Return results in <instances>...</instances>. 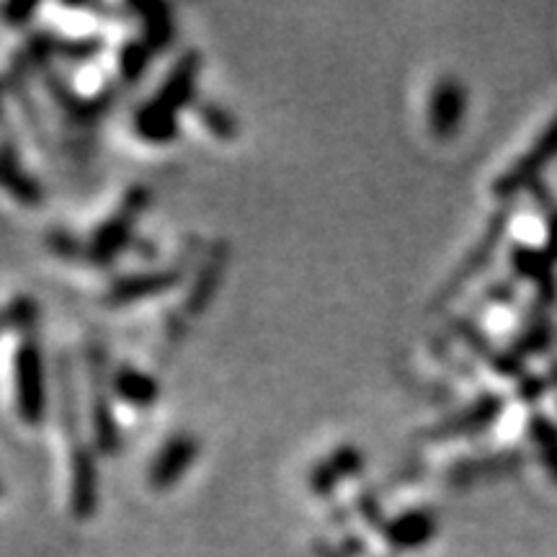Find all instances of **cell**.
Returning <instances> with one entry per match:
<instances>
[{"instance_id":"6da1fadb","label":"cell","mask_w":557,"mask_h":557,"mask_svg":"<svg viewBox=\"0 0 557 557\" xmlns=\"http://www.w3.org/2000/svg\"><path fill=\"white\" fill-rule=\"evenodd\" d=\"M201 60L197 52L184 54L176 65L171 67L169 78L152 99L139 107L135 114L137 135L150 145L171 143L178 132V111L191 101L194 88H197Z\"/></svg>"},{"instance_id":"7a4b0ae2","label":"cell","mask_w":557,"mask_h":557,"mask_svg":"<svg viewBox=\"0 0 557 557\" xmlns=\"http://www.w3.org/2000/svg\"><path fill=\"white\" fill-rule=\"evenodd\" d=\"M11 398L16 418L24 426L37 429L50 408V377H47L45 346L34 333L16 338L11 354Z\"/></svg>"},{"instance_id":"3957f363","label":"cell","mask_w":557,"mask_h":557,"mask_svg":"<svg viewBox=\"0 0 557 557\" xmlns=\"http://www.w3.org/2000/svg\"><path fill=\"white\" fill-rule=\"evenodd\" d=\"M557 158V116L547 122V127L540 132V137L534 139L532 148L513 160L511 169H506L500 176L493 181V197L511 201L519 194H524L537 184L542 173L547 171V165Z\"/></svg>"},{"instance_id":"277c9868","label":"cell","mask_w":557,"mask_h":557,"mask_svg":"<svg viewBox=\"0 0 557 557\" xmlns=\"http://www.w3.org/2000/svg\"><path fill=\"white\" fill-rule=\"evenodd\" d=\"M150 191L148 189H132L129 197L122 201L111 218L90 235L88 243V259L94 263H111L120 256V250L127 246L132 238V230L139 214L148 207Z\"/></svg>"},{"instance_id":"5b68a950","label":"cell","mask_w":557,"mask_h":557,"mask_svg":"<svg viewBox=\"0 0 557 557\" xmlns=\"http://www.w3.org/2000/svg\"><path fill=\"white\" fill-rule=\"evenodd\" d=\"M506 400L500 395L485 393L480 395L478 400H472L470 406H465L462 410H457L455 416L444 418L438 421L436 426H431L426 431V442L434 444H444V442H457V438H468V436H478L483 434L504 416Z\"/></svg>"},{"instance_id":"8992f818","label":"cell","mask_w":557,"mask_h":557,"mask_svg":"<svg viewBox=\"0 0 557 557\" xmlns=\"http://www.w3.org/2000/svg\"><path fill=\"white\" fill-rule=\"evenodd\" d=\"M468 114V88L455 75H444L434 83L426 103V124L436 139H451L462 129Z\"/></svg>"},{"instance_id":"52a82bcc","label":"cell","mask_w":557,"mask_h":557,"mask_svg":"<svg viewBox=\"0 0 557 557\" xmlns=\"http://www.w3.org/2000/svg\"><path fill=\"white\" fill-rule=\"evenodd\" d=\"M506 225H508V209H500V212L493 214V220L487 222L485 233L480 235L478 246H472L470 253L465 256L455 274H451L447 287H444V292H442V297H438V305L449 302L451 297L459 295V292L468 287L472 278L483 274L487 263L493 261V256L498 253V246L504 243Z\"/></svg>"},{"instance_id":"ba28073f","label":"cell","mask_w":557,"mask_h":557,"mask_svg":"<svg viewBox=\"0 0 557 557\" xmlns=\"http://www.w3.org/2000/svg\"><path fill=\"white\" fill-rule=\"evenodd\" d=\"M199 459V442L191 434H173L160 444L148 468V480L156 491H169L194 468Z\"/></svg>"},{"instance_id":"9c48e42d","label":"cell","mask_w":557,"mask_h":557,"mask_svg":"<svg viewBox=\"0 0 557 557\" xmlns=\"http://www.w3.org/2000/svg\"><path fill=\"white\" fill-rule=\"evenodd\" d=\"M0 191H5L11 199L26 207L39 205L45 197L37 178L26 171L18 145L11 137H0Z\"/></svg>"},{"instance_id":"30bf717a","label":"cell","mask_w":557,"mask_h":557,"mask_svg":"<svg viewBox=\"0 0 557 557\" xmlns=\"http://www.w3.org/2000/svg\"><path fill=\"white\" fill-rule=\"evenodd\" d=\"M90 389H94V400H90V423L96 431V444L107 455H114L120 449V434H116V421L111 416V403H109V374L101 364L90 367Z\"/></svg>"},{"instance_id":"8fae6325","label":"cell","mask_w":557,"mask_h":557,"mask_svg":"<svg viewBox=\"0 0 557 557\" xmlns=\"http://www.w3.org/2000/svg\"><path fill=\"white\" fill-rule=\"evenodd\" d=\"M111 393L132 408H150L160 398V385L152 374L132 364H120L109 377Z\"/></svg>"},{"instance_id":"7c38bea8","label":"cell","mask_w":557,"mask_h":557,"mask_svg":"<svg viewBox=\"0 0 557 557\" xmlns=\"http://www.w3.org/2000/svg\"><path fill=\"white\" fill-rule=\"evenodd\" d=\"M364 468V457L357 447H338L310 472V487L315 493H329L333 487L344 483L346 478H354Z\"/></svg>"},{"instance_id":"4fadbf2b","label":"cell","mask_w":557,"mask_h":557,"mask_svg":"<svg viewBox=\"0 0 557 557\" xmlns=\"http://www.w3.org/2000/svg\"><path fill=\"white\" fill-rule=\"evenodd\" d=\"M436 534V517L426 508H410V511L395 517L389 524L385 527V537L389 545L410 549V547H421L426 542L434 540Z\"/></svg>"},{"instance_id":"5bb4252c","label":"cell","mask_w":557,"mask_h":557,"mask_svg":"<svg viewBox=\"0 0 557 557\" xmlns=\"http://www.w3.org/2000/svg\"><path fill=\"white\" fill-rule=\"evenodd\" d=\"M181 274L178 271H152V274H135L124 276L114 284L109 292V302L114 305H127L139 302V299H150L160 295V292H169L176 287Z\"/></svg>"},{"instance_id":"9a60e30c","label":"cell","mask_w":557,"mask_h":557,"mask_svg":"<svg viewBox=\"0 0 557 557\" xmlns=\"http://www.w3.org/2000/svg\"><path fill=\"white\" fill-rule=\"evenodd\" d=\"M39 302L32 295H16L0 305V338L34 333L39 323Z\"/></svg>"},{"instance_id":"2e32d148","label":"cell","mask_w":557,"mask_h":557,"mask_svg":"<svg viewBox=\"0 0 557 557\" xmlns=\"http://www.w3.org/2000/svg\"><path fill=\"white\" fill-rule=\"evenodd\" d=\"M529 442L537 449V457L542 468L547 470V475L557 485V423L545 413H534L527 423Z\"/></svg>"},{"instance_id":"e0dca14e","label":"cell","mask_w":557,"mask_h":557,"mask_svg":"<svg viewBox=\"0 0 557 557\" xmlns=\"http://www.w3.org/2000/svg\"><path fill=\"white\" fill-rule=\"evenodd\" d=\"M511 261L521 276L532 278V282L537 284V287L542 289V295H547V297L555 295V278H553V269H549L553 259H549L545 250L537 253V250L519 248V250H513Z\"/></svg>"},{"instance_id":"ac0fdd59","label":"cell","mask_w":557,"mask_h":557,"mask_svg":"<svg viewBox=\"0 0 557 557\" xmlns=\"http://www.w3.org/2000/svg\"><path fill=\"white\" fill-rule=\"evenodd\" d=\"M139 13L145 16V41H148L150 50H165L173 32L169 9H163V5H148V9H139Z\"/></svg>"},{"instance_id":"d6986e66","label":"cell","mask_w":557,"mask_h":557,"mask_svg":"<svg viewBox=\"0 0 557 557\" xmlns=\"http://www.w3.org/2000/svg\"><path fill=\"white\" fill-rule=\"evenodd\" d=\"M152 50L148 47V41L137 39L135 45H127L120 54V70H122V78H127L129 83H135L139 75L148 70Z\"/></svg>"},{"instance_id":"ffe728a7","label":"cell","mask_w":557,"mask_h":557,"mask_svg":"<svg viewBox=\"0 0 557 557\" xmlns=\"http://www.w3.org/2000/svg\"><path fill=\"white\" fill-rule=\"evenodd\" d=\"M201 120H205V127L212 129L214 135H220V137H233L235 135L233 116H230L225 109L214 107V103H207V107H201Z\"/></svg>"},{"instance_id":"44dd1931","label":"cell","mask_w":557,"mask_h":557,"mask_svg":"<svg viewBox=\"0 0 557 557\" xmlns=\"http://www.w3.org/2000/svg\"><path fill=\"white\" fill-rule=\"evenodd\" d=\"M545 253L549 259L557 261V212L547 222V238H545Z\"/></svg>"},{"instance_id":"7402d4cb","label":"cell","mask_w":557,"mask_h":557,"mask_svg":"<svg viewBox=\"0 0 557 557\" xmlns=\"http://www.w3.org/2000/svg\"><path fill=\"white\" fill-rule=\"evenodd\" d=\"M0 498H3V480H0Z\"/></svg>"}]
</instances>
